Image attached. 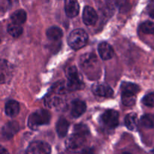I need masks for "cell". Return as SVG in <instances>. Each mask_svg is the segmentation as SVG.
Masks as SVG:
<instances>
[{"mask_svg": "<svg viewBox=\"0 0 154 154\" xmlns=\"http://www.w3.org/2000/svg\"><path fill=\"white\" fill-rule=\"evenodd\" d=\"M67 88L63 81L56 83L45 98V105L50 108H57L66 101Z\"/></svg>", "mask_w": 154, "mask_h": 154, "instance_id": "cell-1", "label": "cell"}, {"mask_svg": "<svg viewBox=\"0 0 154 154\" xmlns=\"http://www.w3.org/2000/svg\"><path fill=\"white\" fill-rule=\"evenodd\" d=\"M81 69L91 79H97L101 75V67L98 58L94 54H85L80 60Z\"/></svg>", "mask_w": 154, "mask_h": 154, "instance_id": "cell-2", "label": "cell"}, {"mask_svg": "<svg viewBox=\"0 0 154 154\" xmlns=\"http://www.w3.org/2000/svg\"><path fill=\"white\" fill-rule=\"evenodd\" d=\"M68 83L66 88L69 91H75L84 88V84L83 82L82 77L78 72V69L75 66H69L66 70Z\"/></svg>", "mask_w": 154, "mask_h": 154, "instance_id": "cell-3", "label": "cell"}, {"mask_svg": "<svg viewBox=\"0 0 154 154\" xmlns=\"http://www.w3.org/2000/svg\"><path fill=\"white\" fill-rule=\"evenodd\" d=\"M51 120V114L44 109L38 110L32 113L28 119V126L30 129H37L42 125H46Z\"/></svg>", "mask_w": 154, "mask_h": 154, "instance_id": "cell-4", "label": "cell"}, {"mask_svg": "<svg viewBox=\"0 0 154 154\" xmlns=\"http://www.w3.org/2000/svg\"><path fill=\"white\" fill-rule=\"evenodd\" d=\"M69 46L74 50H79L84 48L88 42V35L84 30L77 29L69 34L68 38Z\"/></svg>", "mask_w": 154, "mask_h": 154, "instance_id": "cell-5", "label": "cell"}, {"mask_svg": "<svg viewBox=\"0 0 154 154\" xmlns=\"http://www.w3.org/2000/svg\"><path fill=\"white\" fill-rule=\"evenodd\" d=\"M101 120L107 128H115L119 123V113L114 110H108L102 115Z\"/></svg>", "mask_w": 154, "mask_h": 154, "instance_id": "cell-6", "label": "cell"}, {"mask_svg": "<svg viewBox=\"0 0 154 154\" xmlns=\"http://www.w3.org/2000/svg\"><path fill=\"white\" fill-rule=\"evenodd\" d=\"M14 69L10 63L5 60H0V84L10 82L13 76Z\"/></svg>", "mask_w": 154, "mask_h": 154, "instance_id": "cell-7", "label": "cell"}, {"mask_svg": "<svg viewBox=\"0 0 154 154\" xmlns=\"http://www.w3.org/2000/svg\"><path fill=\"white\" fill-rule=\"evenodd\" d=\"M51 149L46 142L36 141L29 144L26 150V154H51Z\"/></svg>", "mask_w": 154, "mask_h": 154, "instance_id": "cell-8", "label": "cell"}, {"mask_svg": "<svg viewBox=\"0 0 154 154\" xmlns=\"http://www.w3.org/2000/svg\"><path fill=\"white\" fill-rule=\"evenodd\" d=\"M86 141V137L73 133L66 141V146L68 150L75 151L81 148Z\"/></svg>", "mask_w": 154, "mask_h": 154, "instance_id": "cell-9", "label": "cell"}, {"mask_svg": "<svg viewBox=\"0 0 154 154\" xmlns=\"http://www.w3.org/2000/svg\"><path fill=\"white\" fill-rule=\"evenodd\" d=\"M92 91L95 95L102 97H111L113 96L112 89L107 84H96L92 87Z\"/></svg>", "mask_w": 154, "mask_h": 154, "instance_id": "cell-10", "label": "cell"}, {"mask_svg": "<svg viewBox=\"0 0 154 154\" xmlns=\"http://www.w3.org/2000/svg\"><path fill=\"white\" fill-rule=\"evenodd\" d=\"M98 20L96 11L90 6H86L83 11V21L87 26L94 25Z\"/></svg>", "mask_w": 154, "mask_h": 154, "instance_id": "cell-11", "label": "cell"}, {"mask_svg": "<svg viewBox=\"0 0 154 154\" xmlns=\"http://www.w3.org/2000/svg\"><path fill=\"white\" fill-rule=\"evenodd\" d=\"M65 11L69 17H75L79 14L80 7L78 0H66Z\"/></svg>", "mask_w": 154, "mask_h": 154, "instance_id": "cell-12", "label": "cell"}, {"mask_svg": "<svg viewBox=\"0 0 154 154\" xmlns=\"http://www.w3.org/2000/svg\"><path fill=\"white\" fill-rule=\"evenodd\" d=\"M19 131V124L15 121L8 123L4 126L2 130V134L7 139L11 138Z\"/></svg>", "mask_w": 154, "mask_h": 154, "instance_id": "cell-13", "label": "cell"}, {"mask_svg": "<svg viewBox=\"0 0 154 154\" xmlns=\"http://www.w3.org/2000/svg\"><path fill=\"white\" fill-rule=\"evenodd\" d=\"M98 51H99L101 58L104 60H110L111 58H112L113 55H114V50H113L112 47L107 42H102L101 44H99Z\"/></svg>", "mask_w": 154, "mask_h": 154, "instance_id": "cell-14", "label": "cell"}, {"mask_svg": "<svg viewBox=\"0 0 154 154\" xmlns=\"http://www.w3.org/2000/svg\"><path fill=\"white\" fill-rule=\"evenodd\" d=\"M87 109V105L85 102L81 100H75L72 102V108H71V114L74 117H79L82 115Z\"/></svg>", "mask_w": 154, "mask_h": 154, "instance_id": "cell-15", "label": "cell"}, {"mask_svg": "<svg viewBox=\"0 0 154 154\" xmlns=\"http://www.w3.org/2000/svg\"><path fill=\"white\" fill-rule=\"evenodd\" d=\"M20 111V105L17 101L10 100L6 103L5 111L8 117H15L17 115Z\"/></svg>", "mask_w": 154, "mask_h": 154, "instance_id": "cell-16", "label": "cell"}, {"mask_svg": "<svg viewBox=\"0 0 154 154\" xmlns=\"http://www.w3.org/2000/svg\"><path fill=\"white\" fill-rule=\"evenodd\" d=\"M47 37L52 42H59L63 38V33L60 28L57 26H52L47 30Z\"/></svg>", "mask_w": 154, "mask_h": 154, "instance_id": "cell-17", "label": "cell"}, {"mask_svg": "<svg viewBox=\"0 0 154 154\" xmlns=\"http://www.w3.org/2000/svg\"><path fill=\"white\" fill-rule=\"evenodd\" d=\"M125 123L126 126L129 130L135 131L138 129V116L135 113H131L126 115V118H125Z\"/></svg>", "mask_w": 154, "mask_h": 154, "instance_id": "cell-18", "label": "cell"}, {"mask_svg": "<svg viewBox=\"0 0 154 154\" xmlns=\"http://www.w3.org/2000/svg\"><path fill=\"white\" fill-rule=\"evenodd\" d=\"M69 123L68 120L66 119L63 118V117L60 118V120L57 121V132L59 136L61 137V138L66 136L68 130H69Z\"/></svg>", "mask_w": 154, "mask_h": 154, "instance_id": "cell-19", "label": "cell"}, {"mask_svg": "<svg viewBox=\"0 0 154 154\" xmlns=\"http://www.w3.org/2000/svg\"><path fill=\"white\" fill-rule=\"evenodd\" d=\"M11 20L12 21V23L20 26L26 20V13L23 10L16 11L11 16Z\"/></svg>", "mask_w": 154, "mask_h": 154, "instance_id": "cell-20", "label": "cell"}, {"mask_svg": "<svg viewBox=\"0 0 154 154\" xmlns=\"http://www.w3.org/2000/svg\"><path fill=\"white\" fill-rule=\"evenodd\" d=\"M122 93H132V94L136 95L140 91V88L138 85L132 83L124 82L121 85Z\"/></svg>", "mask_w": 154, "mask_h": 154, "instance_id": "cell-21", "label": "cell"}, {"mask_svg": "<svg viewBox=\"0 0 154 154\" xmlns=\"http://www.w3.org/2000/svg\"><path fill=\"white\" fill-rule=\"evenodd\" d=\"M136 101V95L132 93H122V102L126 106H132L135 104Z\"/></svg>", "mask_w": 154, "mask_h": 154, "instance_id": "cell-22", "label": "cell"}, {"mask_svg": "<svg viewBox=\"0 0 154 154\" xmlns=\"http://www.w3.org/2000/svg\"><path fill=\"white\" fill-rule=\"evenodd\" d=\"M8 32L13 37L17 38L23 33V28L20 25L11 23L8 26Z\"/></svg>", "mask_w": 154, "mask_h": 154, "instance_id": "cell-23", "label": "cell"}, {"mask_svg": "<svg viewBox=\"0 0 154 154\" xmlns=\"http://www.w3.org/2000/svg\"><path fill=\"white\" fill-rule=\"evenodd\" d=\"M140 29L144 34H153L154 32V26L153 23L151 21H146L143 23L140 26Z\"/></svg>", "mask_w": 154, "mask_h": 154, "instance_id": "cell-24", "label": "cell"}, {"mask_svg": "<svg viewBox=\"0 0 154 154\" xmlns=\"http://www.w3.org/2000/svg\"><path fill=\"white\" fill-rule=\"evenodd\" d=\"M74 133L82 135V136L84 137H87V135L89 134V129L85 125L78 124L74 128Z\"/></svg>", "mask_w": 154, "mask_h": 154, "instance_id": "cell-25", "label": "cell"}, {"mask_svg": "<svg viewBox=\"0 0 154 154\" xmlns=\"http://www.w3.org/2000/svg\"><path fill=\"white\" fill-rule=\"evenodd\" d=\"M141 124L143 126L147 129L153 128V117L152 115H144L141 117Z\"/></svg>", "mask_w": 154, "mask_h": 154, "instance_id": "cell-26", "label": "cell"}, {"mask_svg": "<svg viewBox=\"0 0 154 154\" xmlns=\"http://www.w3.org/2000/svg\"><path fill=\"white\" fill-rule=\"evenodd\" d=\"M18 0H0V11H6L16 4Z\"/></svg>", "mask_w": 154, "mask_h": 154, "instance_id": "cell-27", "label": "cell"}, {"mask_svg": "<svg viewBox=\"0 0 154 154\" xmlns=\"http://www.w3.org/2000/svg\"><path fill=\"white\" fill-rule=\"evenodd\" d=\"M117 4L120 12H126L130 8L129 0H117Z\"/></svg>", "mask_w": 154, "mask_h": 154, "instance_id": "cell-28", "label": "cell"}, {"mask_svg": "<svg viewBox=\"0 0 154 154\" xmlns=\"http://www.w3.org/2000/svg\"><path fill=\"white\" fill-rule=\"evenodd\" d=\"M144 105H145L146 106L150 107V108H153L154 105V95L153 93H150L149 94L146 95L144 97L142 100Z\"/></svg>", "mask_w": 154, "mask_h": 154, "instance_id": "cell-29", "label": "cell"}, {"mask_svg": "<svg viewBox=\"0 0 154 154\" xmlns=\"http://www.w3.org/2000/svg\"><path fill=\"white\" fill-rule=\"evenodd\" d=\"M149 11H150V15L151 16L152 18H153V2L152 0L150 2V5H149Z\"/></svg>", "mask_w": 154, "mask_h": 154, "instance_id": "cell-30", "label": "cell"}, {"mask_svg": "<svg viewBox=\"0 0 154 154\" xmlns=\"http://www.w3.org/2000/svg\"><path fill=\"white\" fill-rule=\"evenodd\" d=\"M81 154H94V151L91 148H86L82 150Z\"/></svg>", "mask_w": 154, "mask_h": 154, "instance_id": "cell-31", "label": "cell"}, {"mask_svg": "<svg viewBox=\"0 0 154 154\" xmlns=\"http://www.w3.org/2000/svg\"><path fill=\"white\" fill-rule=\"evenodd\" d=\"M0 154H9V153L5 147L0 146Z\"/></svg>", "mask_w": 154, "mask_h": 154, "instance_id": "cell-32", "label": "cell"}, {"mask_svg": "<svg viewBox=\"0 0 154 154\" xmlns=\"http://www.w3.org/2000/svg\"><path fill=\"white\" fill-rule=\"evenodd\" d=\"M105 1H106V2L108 3V4L111 5V4H112V3H114V0H105Z\"/></svg>", "mask_w": 154, "mask_h": 154, "instance_id": "cell-33", "label": "cell"}, {"mask_svg": "<svg viewBox=\"0 0 154 154\" xmlns=\"http://www.w3.org/2000/svg\"><path fill=\"white\" fill-rule=\"evenodd\" d=\"M121 154H130V153H127V152H124V153H122Z\"/></svg>", "mask_w": 154, "mask_h": 154, "instance_id": "cell-34", "label": "cell"}, {"mask_svg": "<svg viewBox=\"0 0 154 154\" xmlns=\"http://www.w3.org/2000/svg\"><path fill=\"white\" fill-rule=\"evenodd\" d=\"M0 42H1V40H0Z\"/></svg>", "mask_w": 154, "mask_h": 154, "instance_id": "cell-35", "label": "cell"}]
</instances>
